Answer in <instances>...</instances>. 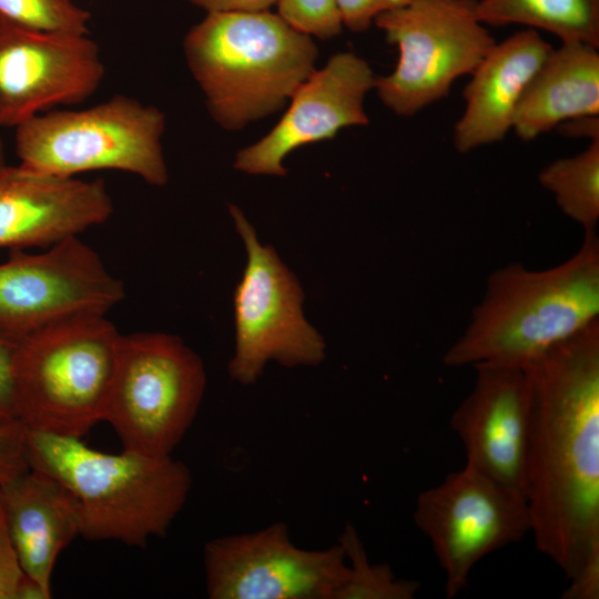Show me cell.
Wrapping results in <instances>:
<instances>
[{
  "instance_id": "obj_20",
  "label": "cell",
  "mask_w": 599,
  "mask_h": 599,
  "mask_svg": "<svg viewBox=\"0 0 599 599\" xmlns=\"http://www.w3.org/2000/svg\"><path fill=\"white\" fill-rule=\"evenodd\" d=\"M475 13L486 26L521 24L599 49V0H477Z\"/></svg>"
},
{
  "instance_id": "obj_24",
  "label": "cell",
  "mask_w": 599,
  "mask_h": 599,
  "mask_svg": "<svg viewBox=\"0 0 599 599\" xmlns=\"http://www.w3.org/2000/svg\"><path fill=\"white\" fill-rule=\"evenodd\" d=\"M276 7L286 23L309 37L331 39L344 28L336 0H278Z\"/></svg>"
},
{
  "instance_id": "obj_30",
  "label": "cell",
  "mask_w": 599,
  "mask_h": 599,
  "mask_svg": "<svg viewBox=\"0 0 599 599\" xmlns=\"http://www.w3.org/2000/svg\"><path fill=\"white\" fill-rule=\"evenodd\" d=\"M278 0H189L193 6L209 12L270 11Z\"/></svg>"
},
{
  "instance_id": "obj_15",
  "label": "cell",
  "mask_w": 599,
  "mask_h": 599,
  "mask_svg": "<svg viewBox=\"0 0 599 599\" xmlns=\"http://www.w3.org/2000/svg\"><path fill=\"white\" fill-rule=\"evenodd\" d=\"M470 393L450 417L467 466L524 491L530 430L526 370L477 365Z\"/></svg>"
},
{
  "instance_id": "obj_5",
  "label": "cell",
  "mask_w": 599,
  "mask_h": 599,
  "mask_svg": "<svg viewBox=\"0 0 599 599\" xmlns=\"http://www.w3.org/2000/svg\"><path fill=\"white\" fill-rule=\"evenodd\" d=\"M120 337L105 314L87 313L21 338L12 367L17 420L58 436L87 434L103 418Z\"/></svg>"
},
{
  "instance_id": "obj_11",
  "label": "cell",
  "mask_w": 599,
  "mask_h": 599,
  "mask_svg": "<svg viewBox=\"0 0 599 599\" xmlns=\"http://www.w3.org/2000/svg\"><path fill=\"white\" fill-rule=\"evenodd\" d=\"M123 297L122 282L78 235L42 253L11 250L0 263V332L19 341L69 316L106 314Z\"/></svg>"
},
{
  "instance_id": "obj_4",
  "label": "cell",
  "mask_w": 599,
  "mask_h": 599,
  "mask_svg": "<svg viewBox=\"0 0 599 599\" xmlns=\"http://www.w3.org/2000/svg\"><path fill=\"white\" fill-rule=\"evenodd\" d=\"M183 51L209 113L229 131L284 108L318 57L312 37L271 11L209 12L185 34Z\"/></svg>"
},
{
  "instance_id": "obj_22",
  "label": "cell",
  "mask_w": 599,
  "mask_h": 599,
  "mask_svg": "<svg viewBox=\"0 0 599 599\" xmlns=\"http://www.w3.org/2000/svg\"><path fill=\"white\" fill-rule=\"evenodd\" d=\"M348 564V577L335 599H412L420 585L397 578L387 564H372L355 527L351 524L339 537Z\"/></svg>"
},
{
  "instance_id": "obj_28",
  "label": "cell",
  "mask_w": 599,
  "mask_h": 599,
  "mask_svg": "<svg viewBox=\"0 0 599 599\" xmlns=\"http://www.w3.org/2000/svg\"><path fill=\"white\" fill-rule=\"evenodd\" d=\"M19 339L0 332V425L17 420L12 367Z\"/></svg>"
},
{
  "instance_id": "obj_29",
  "label": "cell",
  "mask_w": 599,
  "mask_h": 599,
  "mask_svg": "<svg viewBox=\"0 0 599 599\" xmlns=\"http://www.w3.org/2000/svg\"><path fill=\"white\" fill-rule=\"evenodd\" d=\"M568 580L569 586L562 592V599L599 598V548L588 554Z\"/></svg>"
},
{
  "instance_id": "obj_13",
  "label": "cell",
  "mask_w": 599,
  "mask_h": 599,
  "mask_svg": "<svg viewBox=\"0 0 599 599\" xmlns=\"http://www.w3.org/2000/svg\"><path fill=\"white\" fill-rule=\"evenodd\" d=\"M104 78L89 34H60L0 20V126L17 128L57 105L90 98Z\"/></svg>"
},
{
  "instance_id": "obj_23",
  "label": "cell",
  "mask_w": 599,
  "mask_h": 599,
  "mask_svg": "<svg viewBox=\"0 0 599 599\" xmlns=\"http://www.w3.org/2000/svg\"><path fill=\"white\" fill-rule=\"evenodd\" d=\"M90 19L73 0H0V20L30 30L89 34Z\"/></svg>"
},
{
  "instance_id": "obj_26",
  "label": "cell",
  "mask_w": 599,
  "mask_h": 599,
  "mask_svg": "<svg viewBox=\"0 0 599 599\" xmlns=\"http://www.w3.org/2000/svg\"><path fill=\"white\" fill-rule=\"evenodd\" d=\"M26 581L9 536L0 495V599H22Z\"/></svg>"
},
{
  "instance_id": "obj_33",
  "label": "cell",
  "mask_w": 599,
  "mask_h": 599,
  "mask_svg": "<svg viewBox=\"0 0 599 599\" xmlns=\"http://www.w3.org/2000/svg\"><path fill=\"white\" fill-rule=\"evenodd\" d=\"M474 1H477V0H474Z\"/></svg>"
},
{
  "instance_id": "obj_7",
  "label": "cell",
  "mask_w": 599,
  "mask_h": 599,
  "mask_svg": "<svg viewBox=\"0 0 599 599\" xmlns=\"http://www.w3.org/2000/svg\"><path fill=\"white\" fill-rule=\"evenodd\" d=\"M205 385L201 358L179 336L121 334L102 420L123 449L172 455L195 419Z\"/></svg>"
},
{
  "instance_id": "obj_14",
  "label": "cell",
  "mask_w": 599,
  "mask_h": 599,
  "mask_svg": "<svg viewBox=\"0 0 599 599\" xmlns=\"http://www.w3.org/2000/svg\"><path fill=\"white\" fill-rule=\"evenodd\" d=\"M375 81L372 68L359 55H332L295 91L274 128L236 153L234 167L253 175L284 176V160L294 150L331 140L345 128L368 124L364 103Z\"/></svg>"
},
{
  "instance_id": "obj_1",
  "label": "cell",
  "mask_w": 599,
  "mask_h": 599,
  "mask_svg": "<svg viewBox=\"0 0 599 599\" xmlns=\"http://www.w3.org/2000/svg\"><path fill=\"white\" fill-rule=\"evenodd\" d=\"M524 369L530 532L569 579L599 548V322Z\"/></svg>"
},
{
  "instance_id": "obj_2",
  "label": "cell",
  "mask_w": 599,
  "mask_h": 599,
  "mask_svg": "<svg viewBox=\"0 0 599 599\" xmlns=\"http://www.w3.org/2000/svg\"><path fill=\"white\" fill-rule=\"evenodd\" d=\"M599 322V237L544 270L510 263L489 274L469 323L444 355L449 367L525 368Z\"/></svg>"
},
{
  "instance_id": "obj_18",
  "label": "cell",
  "mask_w": 599,
  "mask_h": 599,
  "mask_svg": "<svg viewBox=\"0 0 599 599\" xmlns=\"http://www.w3.org/2000/svg\"><path fill=\"white\" fill-rule=\"evenodd\" d=\"M0 495L20 568L50 598L55 561L79 536L70 499L52 477L33 468L1 485Z\"/></svg>"
},
{
  "instance_id": "obj_10",
  "label": "cell",
  "mask_w": 599,
  "mask_h": 599,
  "mask_svg": "<svg viewBox=\"0 0 599 599\" xmlns=\"http://www.w3.org/2000/svg\"><path fill=\"white\" fill-rule=\"evenodd\" d=\"M413 517L445 573L449 599L467 587L484 557L530 532L524 491L467 465L422 491Z\"/></svg>"
},
{
  "instance_id": "obj_21",
  "label": "cell",
  "mask_w": 599,
  "mask_h": 599,
  "mask_svg": "<svg viewBox=\"0 0 599 599\" xmlns=\"http://www.w3.org/2000/svg\"><path fill=\"white\" fill-rule=\"evenodd\" d=\"M540 185L550 192L560 211L585 232L599 222V139L581 152L557 159L541 169Z\"/></svg>"
},
{
  "instance_id": "obj_12",
  "label": "cell",
  "mask_w": 599,
  "mask_h": 599,
  "mask_svg": "<svg viewBox=\"0 0 599 599\" xmlns=\"http://www.w3.org/2000/svg\"><path fill=\"white\" fill-rule=\"evenodd\" d=\"M203 559L211 599H335L348 577L339 544L300 548L285 522L212 539Z\"/></svg>"
},
{
  "instance_id": "obj_25",
  "label": "cell",
  "mask_w": 599,
  "mask_h": 599,
  "mask_svg": "<svg viewBox=\"0 0 599 599\" xmlns=\"http://www.w3.org/2000/svg\"><path fill=\"white\" fill-rule=\"evenodd\" d=\"M27 429L19 422L0 425V486L29 469Z\"/></svg>"
},
{
  "instance_id": "obj_6",
  "label": "cell",
  "mask_w": 599,
  "mask_h": 599,
  "mask_svg": "<svg viewBox=\"0 0 599 599\" xmlns=\"http://www.w3.org/2000/svg\"><path fill=\"white\" fill-rule=\"evenodd\" d=\"M164 130L160 109L116 94L87 109L33 116L16 128V153L20 165L41 173L72 177L116 170L164 186L169 180Z\"/></svg>"
},
{
  "instance_id": "obj_32",
  "label": "cell",
  "mask_w": 599,
  "mask_h": 599,
  "mask_svg": "<svg viewBox=\"0 0 599 599\" xmlns=\"http://www.w3.org/2000/svg\"><path fill=\"white\" fill-rule=\"evenodd\" d=\"M4 164H6V159H4V152H3V143H2L1 136H0V166H2Z\"/></svg>"
},
{
  "instance_id": "obj_31",
  "label": "cell",
  "mask_w": 599,
  "mask_h": 599,
  "mask_svg": "<svg viewBox=\"0 0 599 599\" xmlns=\"http://www.w3.org/2000/svg\"><path fill=\"white\" fill-rule=\"evenodd\" d=\"M556 129L567 138H587L590 142L599 139V115L573 118L562 122Z\"/></svg>"
},
{
  "instance_id": "obj_19",
  "label": "cell",
  "mask_w": 599,
  "mask_h": 599,
  "mask_svg": "<svg viewBox=\"0 0 599 599\" xmlns=\"http://www.w3.org/2000/svg\"><path fill=\"white\" fill-rule=\"evenodd\" d=\"M599 115V49L581 42L552 48L528 83L512 131L532 141L562 122Z\"/></svg>"
},
{
  "instance_id": "obj_3",
  "label": "cell",
  "mask_w": 599,
  "mask_h": 599,
  "mask_svg": "<svg viewBox=\"0 0 599 599\" xmlns=\"http://www.w3.org/2000/svg\"><path fill=\"white\" fill-rule=\"evenodd\" d=\"M27 455L30 468L52 477L67 494L79 536L94 541L144 547L164 537L192 485L190 469L172 455L109 454L78 437L27 429Z\"/></svg>"
},
{
  "instance_id": "obj_16",
  "label": "cell",
  "mask_w": 599,
  "mask_h": 599,
  "mask_svg": "<svg viewBox=\"0 0 599 599\" xmlns=\"http://www.w3.org/2000/svg\"><path fill=\"white\" fill-rule=\"evenodd\" d=\"M113 202L101 179L84 181L0 166V248L51 246L105 222Z\"/></svg>"
},
{
  "instance_id": "obj_27",
  "label": "cell",
  "mask_w": 599,
  "mask_h": 599,
  "mask_svg": "<svg viewBox=\"0 0 599 599\" xmlns=\"http://www.w3.org/2000/svg\"><path fill=\"white\" fill-rule=\"evenodd\" d=\"M342 23L352 32H364L375 19L407 6L413 0H336Z\"/></svg>"
},
{
  "instance_id": "obj_17",
  "label": "cell",
  "mask_w": 599,
  "mask_h": 599,
  "mask_svg": "<svg viewBox=\"0 0 599 599\" xmlns=\"http://www.w3.org/2000/svg\"><path fill=\"white\" fill-rule=\"evenodd\" d=\"M551 49L539 31L529 28L496 41L463 92L465 109L453 132L459 153L506 138L528 83Z\"/></svg>"
},
{
  "instance_id": "obj_8",
  "label": "cell",
  "mask_w": 599,
  "mask_h": 599,
  "mask_svg": "<svg viewBox=\"0 0 599 599\" xmlns=\"http://www.w3.org/2000/svg\"><path fill=\"white\" fill-rule=\"evenodd\" d=\"M474 0H413L374 23L398 49L394 70L376 77L382 103L413 116L444 99L454 82L471 74L496 43L475 13Z\"/></svg>"
},
{
  "instance_id": "obj_9",
  "label": "cell",
  "mask_w": 599,
  "mask_h": 599,
  "mask_svg": "<svg viewBox=\"0 0 599 599\" xmlns=\"http://www.w3.org/2000/svg\"><path fill=\"white\" fill-rule=\"evenodd\" d=\"M229 211L247 253L233 297L235 352L229 363L230 377L251 385L271 361L285 367L321 364L326 345L303 314L298 280L273 246L258 241L240 207L230 204Z\"/></svg>"
}]
</instances>
